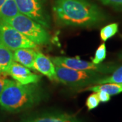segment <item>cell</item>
Here are the masks:
<instances>
[{"mask_svg":"<svg viewBox=\"0 0 122 122\" xmlns=\"http://www.w3.org/2000/svg\"><path fill=\"white\" fill-rule=\"evenodd\" d=\"M53 12L57 21L65 26L91 27L107 18L104 12L89 0H56Z\"/></svg>","mask_w":122,"mask_h":122,"instance_id":"obj_1","label":"cell"},{"mask_svg":"<svg viewBox=\"0 0 122 122\" xmlns=\"http://www.w3.org/2000/svg\"><path fill=\"white\" fill-rule=\"evenodd\" d=\"M43 93L37 83L21 84L10 80L0 94V107L5 111L18 113L39 102Z\"/></svg>","mask_w":122,"mask_h":122,"instance_id":"obj_2","label":"cell"},{"mask_svg":"<svg viewBox=\"0 0 122 122\" xmlns=\"http://www.w3.org/2000/svg\"><path fill=\"white\" fill-rule=\"evenodd\" d=\"M4 21L37 45L47 44L50 41V34L45 27L22 14L19 13Z\"/></svg>","mask_w":122,"mask_h":122,"instance_id":"obj_3","label":"cell"},{"mask_svg":"<svg viewBox=\"0 0 122 122\" xmlns=\"http://www.w3.org/2000/svg\"><path fill=\"white\" fill-rule=\"evenodd\" d=\"M55 71V81L71 87H83L95 83L97 80L105 76L98 72L79 71L62 66L56 65Z\"/></svg>","mask_w":122,"mask_h":122,"instance_id":"obj_4","label":"cell"},{"mask_svg":"<svg viewBox=\"0 0 122 122\" xmlns=\"http://www.w3.org/2000/svg\"><path fill=\"white\" fill-rule=\"evenodd\" d=\"M52 62L57 66H62L72 69L84 71H94L102 74L112 73L117 69V65L113 63L98 64L96 65L92 62L81 60L79 57L69 58L64 56H56L50 58Z\"/></svg>","mask_w":122,"mask_h":122,"instance_id":"obj_5","label":"cell"},{"mask_svg":"<svg viewBox=\"0 0 122 122\" xmlns=\"http://www.w3.org/2000/svg\"><path fill=\"white\" fill-rule=\"evenodd\" d=\"M0 42L12 51L20 48H35L37 46V44L1 19Z\"/></svg>","mask_w":122,"mask_h":122,"instance_id":"obj_6","label":"cell"},{"mask_svg":"<svg viewBox=\"0 0 122 122\" xmlns=\"http://www.w3.org/2000/svg\"><path fill=\"white\" fill-rule=\"evenodd\" d=\"M19 12L31 18L46 29L50 28V18L42 0H15Z\"/></svg>","mask_w":122,"mask_h":122,"instance_id":"obj_7","label":"cell"},{"mask_svg":"<svg viewBox=\"0 0 122 122\" xmlns=\"http://www.w3.org/2000/svg\"><path fill=\"white\" fill-rule=\"evenodd\" d=\"M6 73L10 75L16 81L24 85L37 83L41 77L39 75L33 73L30 69L15 61L12 63Z\"/></svg>","mask_w":122,"mask_h":122,"instance_id":"obj_8","label":"cell"},{"mask_svg":"<svg viewBox=\"0 0 122 122\" xmlns=\"http://www.w3.org/2000/svg\"><path fill=\"white\" fill-rule=\"evenodd\" d=\"M33 69L41 74L46 75L51 80L56 79L55 66L48 57L41 52H37L35 56Z\"/></svg>","mask_w":122,"mask_h":122,"instance_id":"obj_9","label":"cell"},{"mask_svg":"<svg viewBox=\"0 0 122 122\" xmlns=\"http://www.w3.org/2000/svg\"><path fill=\"white\" fill-rule=\"evenodd\" d=\"M22 122H83L75 116L65 113H45L28 118Z\"/></svg>","mask_w":122,"mask_h":122,"instance_id":"obj_10","label":"cell"},{"mask_svg":"<svg viewBox=\"0 0 122 122\" xmlns=\"http://www.w3.org/2000/svg\"><path fill=\"white\" fill-rule=\"evenodd\" d=\"M37 52L33 48H20L14 50L13 52L14 61L26 66L30 69H34L33 65Z\"/></svg>","mask_w":122,"mask_h":122,"instance_id":"obj_11","label":"cell"},{"mask_svg":"<svg viewBox=\"0 0 122 122\" xmlns=\"http://www.w3.org/2000/svg\"><path fill=\"white\" fill-rule=\"evenodd\" d=\"M13 62L12 51L0 42V73H6Z\"/></svg>","mask_w":122,"mask_h":122,"instance_id":"obj_12","label":"cell"},{"mask_svg":"<svg viewBox=\"0 0 122 122\" xmlns=\"http://www.w3.org/2000/svg\"><path fill=\"white\" fill-rule=\"evenodd\" d=\"M20 13L15 0H5L0 8V19L7 20Z\"/></svg>","mask_w":122,"mask_h":122,"instance_id":"obj_13","label":"cell"},{"mask_svg":"<svg viewBox=\"0 0 122 122\" xmlns=\"http://www.w3.org/2000/svg\"><path fill=\"white\" fill-rule=\"evenodd\" d=\"M86 90L97 92L99 91H104L109 94L110 96L116 95L122 92V83H104L99 84L97 86H94L87 87Z\"/></svg>","mask_w":122,"mask_h":122,"instance_id":"obj_14","label":"cell"},{"mask_svg":"<svg viewBox=\"0 0 122 122\" xmlns=\"http://www.w3.org/2000/svg\"><path fill=\"white\" fill-rule=\"evenodd\" d=\"M109 83H122V66L117 68L110 76L105 75L102 78L97 80L95 83L104 84Z\"/></svg>","mask_w":122,"mask_h":122,"instance_id":"obj_15","label":"cell"},{"mask_svg":"<svg viewBox=\"0 0 122 122\" xmlns=\"http://www.w3.org/2000/svg\"><path fill=\"white\" fill-rule=\"evenodd\" d=\"M118 31L117 23H112L103 27L100 30V35L101 39L103 41H107L109 38L112 37Z\"/></svg>","mask_w":122,"mask_h":122,"instance_id":"obj_16","label":"cell"},{"mask_svg":"<svg viewBox=\"0 0 122 122\" xmlns=\"http://www.w3.org/2000/svg\"><path fill=\"white\" fill-rule=\"evenodd\" d=\"M106 56H107V48L105 44L103 43L96 50L94 58L92 59V62L96 65L100 64L106 58Z\"/></svg>","mask_w":122,"mask_h":122,"instance_id":"obj_17","label":"cell"},{"mask_svg":"<svg viewBox=\"0 0 122 122\" xmlns=\"http://www.w3.org/2000/svg\"><path fill=\"white\" fill-rule=\"evenodd\" d=\"M100 102V100L96 92H94L93 94H90L87 97L86 102V105L87 107V109L90 111L96 108L99 105Z\"/></svg>","mask_w":122,"mask_h":122,"instance_id":"obj_18","label":"cell"},{"mask_svg":"<svg viewBox=\"0 0 122 122\" xmlns=\"http://www.w3.org/2000/svg\"><path fill=\"white\" fill-rule=\"evenodd\" d=\"M101 3L107 5L113 6L122 10V0H99Z\"/></svg>","mask_w":122,"mask_h":122,"instance_id":"obj_19","label":"cell"},{"mask_svg":"<svg viewBox=\"0 0 122 122\" xmlns=\"http://www.w3.org/2000/svg\"><path fill=\"white\" fill-rule=\"evenodd\" d=\"M98 97L99 98L100 102H107L110 100L111 99V96L109 95V94H107V92H105L104 91H99L96 92Z\"/></svg>","mask_w":122,"mask_h":122,"instance_id":"obj_20","label":"cell"},{"mask_svg":"<svg viewBox=\"0 0 122 122\" xmlns=\"http://www.w3.org/2000/svg\"><path fill=\"white\" fill-rule=\"evenodd\" d=\"M10 79H8L7 78H5V77H0V94H1V92H3L4 89L5 87L6 86V85L8 83Z\"/></svg>","mask_w":122,"mask_h":122,"instance_id":"obj_21","label":"cell"},{"mask_svg":"<svg viewBox=\"0 0 122 122\" xmlns=\"http://www.w3.org/2000/svg\"><path fill=\"white\" fill-rule=\"evenodd\" d=\"M5 0H0V8L1 7V5H3V4L5 2Z\"/></svg>","mask_w":122,"mask_h":122,"instance_id":"obj_22","label":"cell"},{"mask_svg":"<svg viewBox=\"0 0 122 122\" xmlns=\"http://www.w3.org/2000/svg\"><path fill=\"white\" fill-rule=\"evenodd\" d=\"M119 58L122 59V52L119 54Z\"/></svg>","mask_w":122,"mask_h":122,"instance_id":"obj_23","label":"cell"},{"mask_svg":"<svg viewBox=\"0 0 122 122\" xmlns=\"http://www.w3.org/2000/svg\"></svg>","mask_w":122,"mask_h":122,"instance_id":"obj_24","label":"cell"}]
</instances>
